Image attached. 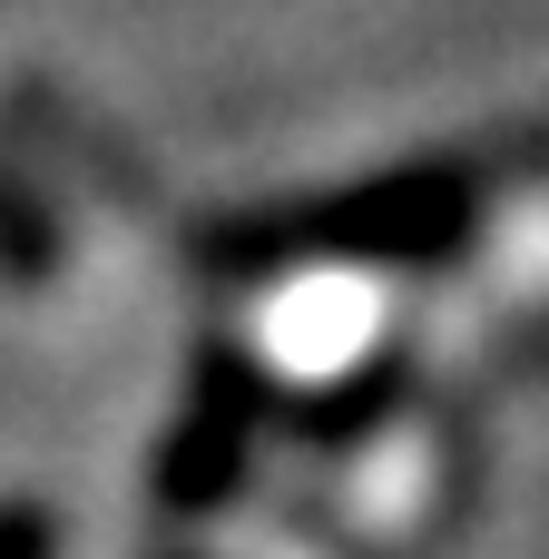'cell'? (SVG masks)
I'll return each instance as SVG.
<instances>
[{
  "mask_svg": "<svg viewBox=\"0 0 549 559\" xmlns=\"http://www.w3.org/2000/svg\"><path fill=\"white\" fill-rule=\"evenodd\" d=\"M491 206V177L462 157L432 167H393L354 197H314V206H275V216H236L206 236V255L226 275H275V265H442L472 246Z\"/></svg>",
  "mask_w": 549,
  "mask_h": 559,
  "instance_id": "obj_1",
  "label": "cell"
}]
</instances>
